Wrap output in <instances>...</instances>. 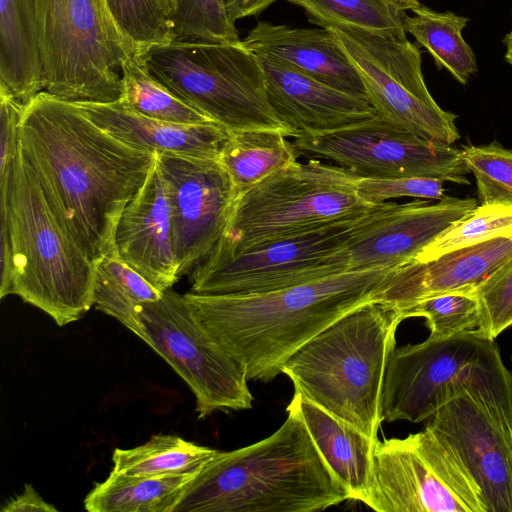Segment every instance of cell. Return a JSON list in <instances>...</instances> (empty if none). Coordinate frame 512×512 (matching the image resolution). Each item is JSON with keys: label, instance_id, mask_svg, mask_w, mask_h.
Returning a JSON list of instances; mask_svg holds the SVG:
<instances>
[{"label": "cell", "instance_id": "1", "mask_svg": "<svg viewBox=\"0 0 512 512\" xmlns=\"http://www.w3.org/2000/svg\"><path fill=\"white\" fill-rule=\"evenodd\" d=\"M19 143L53 213L97 263L115 250L120 216L157 153L133 148L45 91L25 106Z\"/></svg>", "mask_w": 512, "mask_h": 512}, {"label": "cell", "instance_id": "2", "mask_svg": "<svg viewBox=\"0 0 512 512\" xmlns=\"http://www.w3.org/2000/svg\"><path fill=\"white\" fill-rule=\"evenodd\" d=\"M393 269L350 270L253 294H184L212 339L245 369L269 382L286 361L333 322L372 300Z\"/></svg>", "mask_w": 512, "mask_h": 512}, {"label": "cell", "instance_id": "3", "mask_svg": "<svg viewBox=\"0 0 512 512\" xmlns=\"http://www.w3.org/2000/svg\"><path fill=\"white\" fill-rule=\"evenodd\" d=\"M270 436L218 454L185 486L172 512H313L350 499L291 408Z\"/></svg>", "mask_w": 512, "mask_h": 512}, {"label": "cell", "instance_id": "4", "mask_svg": "<svg viewBox=\"0 0 512 512\" xmlns=\"http://www.w3.org/2000/svg\"><path fill=\"white\" fill-rule=\"evenodd\" d=\"M0 297L19 296L59 326L93 306L97 263L53 213L19 149L7 183L0 184Z\"/></svg>", "mask_w": 512, "mask_h": 512}, {"label": "cell", "instance_id": "5", "mask_svg": "<svg viewBox=\"0 0 512 512\" xmlns=\"http://www.w3.org/2000/svg\"><path fill=\"white\" fill-rule=\"evenodd\" d=\"M403 320L389 303L365 302L306 342L282 373L294 392L379 440L385 373Z\"/></svg>", "mask_w": 512, "mask_h": 512}, {"label": "cell", "instance_id": "6", "mask_svg": "<svg viewBox=\"0 0 512 512\" xmlns=\"http://www.w3.org/2000/svg\"><path fill=\"white\" fill-rule=\"evenodd\" d=\"M465 389L512 430V373L495 340L473 330L395 347L385 373L383 419L420 423Z\"/></svg>", "mask_w": 512, "mask_h": 512}, {"label": "cell", "instance_id": "7", "mask_svg": "<svg viewBox=\"0 0 512 512\" xmlns=\"http://www.w3.org/2000/svg\"><path fill=\"white\" fill-rule=\"evenodd\" d=\"M358 178L318 159L295 161L273 172L237 197L225 233L210 255L238 254L370 212L378 205L360 198Z\"/></svg>", "mask_w": 512, "mask_h": 512}, {"label": "cell", "instance_id": "8", "mask_svg": "<svg viewBox=\"0 0 512 512\" xmlns=\"http://www.w3.org/2000/svg\"><path fill=\"white\" fill-rule=\"evenodd\" d=\"M175 96L228 131L291 132L272 108L256 55L233 43L175 39L137 56Z\"/></svg>", "mask_w": 512, "mask_h": 512}, {"label": "cell", "instance_id": "9", "mask_svg": "<svg viewBox=\"0 0 512 512\" xmlns=\"http://www.w3.org/2000/svg\"><path fill=\"white\" fill-rule=\"evenodd\" d=\"M43 91L62 100L121 99V67L129 57L100 0H34Z\"/></svg>", "mask_w": 512, "mask_h": 512}, {"label": "cell", "instance_id": "10", "mask_svg": "<svg viewBox=\"0 0 512 512\" xmlns=\"http://www.w3.org/2000/svg\"><path fill=\"white\" fill-rule=\"evenodd\" d=\"M373 210L238 254H211L190 274V292L213 295L262 293L346 272L345 247Z\"/></svg>", "mask_w": 512, "mask_h": 512}, {"label": "cell", "instance_id": "11", "mask_svg": "<svg viewBox=\"0 0 512 512\" xmlns=\"http://www.w3.org/2000/svg\"><path fill=\"white\" fill-rule=\"evenodd\" d=\"M353 64L377 115L423 138L452 145L460 138L457 115L442 109L422 73L421 51L406 38L350 27H324Z\"/></svg>", "mask_w": 512, "mask_h": 512}, {"label": "cell", "instance_id": "12", "mask_svg": "<svg viewBox=\"0 0 512 512\" xmlns=\"http://www.w3.org/2000/svg\"><path fill=\"white\" fill-rule=\"evenodd\" d=\"M141 338L189 386L198 418L220 410L252 408L244 367L225 352L195 318L184 295L169 288L137 307Z\"/></svg>", "mask_w": 512, "mask_h": 512}, {"label": "cell", "instance_id": "13", "mask_svg": "<svg viewBox=\"0 0 512 512\" xmlns=\"http://www.w3.org/2000/svg\"><path fill=\"white\" fill-rule=\"evenodd\" d=\"M365 505L378 512H487L476 483L427 426L378 440Z\"/></svg>", "mask_w": 512, "mask_h": 512}, {"label": "cell", "instance_id": "14", "mask_svg": "<svg viewBox=\"0 0 512 512\" xmlns=\"http://www.w3.org/2000/svg\"><path fill=\"white\" fill-rule=\"evenodd\" d=\"M293 144L299 153L359 177H423L469 184L460 149L423 138L378 115L330 133L296 137Z\"/></svg>", "mask_w": 512, "mask_h": 512}, {"label": "cell", "instance_id": "15", "mask_svg": "<svg viewBox=\"0 0 512 512\" xmlns=\"http://www.w3.org/2000/svg\"><path fill=\"white\" fill-rule=\"evenodd\" d=\"M170 207L179 276L190 274L223 237L237 194L218 159L157 153Z\"/></svg>", "mask_w": 512, "mask_h": 512}, {"label": "cell", "instance_id": "16", "mask_svg": "<svg viewBox=\"0 0 512 512\" xmlns=\"http://www.w3.org/2000/svg\"><path fill=\"white\" fill-rule=\"evenodd\" d=\"M461 462L487 512H512V430L469 390L444 403L426 425Z\"/></svg>", "mask_w": 512, "mask_h": 512}, {"label": "cell", "instance_id": "17", "mask_svg": "<svg viewBox=\"0 0 512 512\" xmlns=\"http://www.w3.org/2000/svg\"><path fill=\"white\" fill-rule=\"evenodd\" d=\"M478 205L474 198L444 196L437 203L413 201L378 205L345 247L348 271L396 269Z\"/></svg>", "mask_w": 512, "mask_h": 512}, {"label": "cell", "instance_id": "18", "mask_svg": "<svg viewBox=\"0 0 512 512\" xmlns=\"http://www.w3.org/2000/svg\"><path fill=\"white\" fill-rule=\"evenodd\" d=\"M268 100L294 139L330 133L377 116L367 96L337 89L267 56H257Z\"/></svg>", "mask_w": 512, "mask_h": 512}, {"label": "cell", "instance_id": "19", "mask_svg": "<svg viewBox=\"0 0 512 512\" xmlns=\"http://www.w3.org/2000/svg\"><path fill=\"white\" fill-rule=\"evenodd\" d=\"M114 247L126 264L160 291L172 288L180 278L157 156L144 184L120 216Z\"/></svg>", "mask_w": 512, "mask_h": 512}, {"label": "cell", "instance_id": "20", "mask_svg": "<svg viewBox=\"0 0 512 512\" xmlns=\"http://www.w3.org/2000/svg\"><path fill=\"white\" fill-rule=\"evenodd\" d=\"M512 259V234L430 260H412L393 269L373 299L402 308L418 301L471 289Z\"/></svg>", "mask_w": 512, "mask_h": 512}, {"label": "cell", "instance_id": "21", "mask_svg": "<svg viewBox=\"0 0 512 512\" xmlns=\"http://www.w3.org/2000/svg\"><path fill=\"white\" fill-rule=\"evenodd\" d=\"M82 113L123 143L144 151L218 159L229 136L215 122L176 124L142 115L120 99L110 103H75Z\"/></svg>", "mask_w": 512, "mask_h": 512}, {"label": "cell", "instance_id": "22", "mask_svg": "<svg viewBox=\"0 0 512 512\" xmlns=\"http://www.w3.org/2000/svg\"><path fill=\"white\" fill-rule=\"evenodd\" d=\"M241 42L256 56L279 60L337 89L365 94L358 72L326 28L260 21Z\"/></svg>", "mask_w": 512, "mask_h": 512}, {"label": "cell", "instance_id": "23", "mask_svg": "<svg viewBox=\"0 0 512 512\" xmlns=\"http://www.w3.org/2000/svg\"><path fill=\"white\" fill-rule=\"evenodd\" d=\"M287 407L299 414L323 459L347 488L350 499L365 504L372 485L378 440L299 392H294Z\"/></svg>", "mask_w": 512, "mask_h": 512}, {"label": "cell", "instance_id": "24", "mask_svg": "<svg viewBox=\"0 0 512 512\" xmlns=\"http://www.w3.org/2000/svg\"><path fill=\"white\" fill-rule=\"evenodd\" d=\"M0 91L24 105L43 91L34 0H0Z\"/></svg>", "mask_w": 512, "mask_h": 512}, {"label": "cell", "instance_id": "25", "mask_svg": "<svg viewBox=\"0 0 512 512\" xmlns=\"http://www.w3.org/2000/svg\"><path fill=\"white\" fill-rule=\"evenodd\" d=\"M288 133L278 129L230 131L218 156L237 196L273 172L297 161L299 152Z\"/></svg>", "mask_w": 512, "mask_h": 512}, {"label": "cell", "instance_id": "26", "mask_svg": "<svg viewBox=\"0 0 512 512\" xmlns=\"http://www.w3.org/2000/svg\"><path fill=\"white\" fill-rule=\"evenodd\" d=\"M195 475L132 476L111 470L84 499L88 512H172Z\"/></svg>", "mask_w": 512, "mask_h": 512}, {"label": "cell", "instance_id": "27", "mask_svg": "<svg viewBox=\"0 0 512 512\" xmlns=\"http://www.w3.org/2000/svg\"><path fill=\"white\" fill-rule=\"evenodd\" d=\"M412 12L414 16L403 17L405 32L431 54L438 69H446L459 83L466 84L477 72L475 53L462 36L469 19L422 4Z\"/></svg>", "mask_w": 512, "mask_h": 512}, {"label": "cell", "instance_id": "28", "mask_svg": "<svg viewBox=\"0 0 512 512\" xmlns=\"http://www.w3.org/2000/svg\"><path fill=\"white\" fill-rule=\"evenodd\" d=\"M108 23L129 57L176 39L177 0H100Z\"/></svg>", "mask_w": 512, "mask_h": 512}, {"label": "cell", "instance_id": "29", "mask_svg": "<svg viewBox=\"0 0 512 512\" xmlns=\"http://www.w3.org/2000/svg\"><path fill=\"white\" fill-rule=\"evenodd\" d=\"M219 450L177 435L156 434L142 445L113 452V471L132 476L196 475Z\"/></svg>", "mask_w": 512, "mask_h": 512}, {"label": "cell", "instance_id": "30", "mask_svg": "<svg viewBox=\"0 0 512 512\" xmlns=\"http://www.w3.org/2000/svg\"><path fill=\"white\" fill-rule=\"evenodd\" d=\"M158 290L137 271L126 264L116 250L97 261L93 306L137 333V307L159 300Z\"/></svg>", "mask_w": 512, "mask_h": 512}, {"label": "cell", "instance_id": "31", "mask_svg": "<svg viewBox=\"0 0 512 512\" xmlns=\"http://www.w3.org/2000/svg\"><path fill=\"white\" fill-rule=\"evenodd\" d=\"M305 10L320 27H350L385 37L406 38V14L387 0H287Z\"/></svg>", "mask_w": 512, "mask_h": 512}, {"label": "cell", "instance_id": "32", "mask_svg": "<svg viewBox=\"0 0 512 512\" xmlns=\"http://www.w3.org/2000/svg\"><path fill=\"white\" fill-rule=\"evenodd\" d=\"M121 101L147 117L176 124L213 122L189 106L153 77L136 57H127L121 67Z\"/></svg>", "mask_w": 512, "mask_h": 512}, {"label": "cell", "instance_id": "33", "mask_svg": "<svg viewBox=\"0 0 512 512\" xmlns=\"http://www.w3.org/2000/svg\"><path fill=\"white\" fill-rule=\"evenodd\" d=\"M398 309L404 320L423 317L430 338L477 330L481 322V304L473 288L444 293Z\"/></svg>", "mask_w": 512, "mask_h": 512}, {"label": "cell", "instance_id": "34", "mask_svg": "<svg viewBox=\"0 0 512 512\" xmlns=\"http://www.w3.org/2000/svg\"><path fill=\"white\" fill-rule=\"evenodd\" d=\"M511 234L512 207L478 204L471 213L447 228L413 260L434 259L454 250Z\"/></svg>", "mask_w": 512, "mask_h": 512}, {"label": "cell", "instance_id": "35", "mask_svg": "<svg viewBox=\"0 0 512 512\" xmlns=\"http://www.w3.org/2000/svg\"><path fill=\"white\" fill-rule=\"evenodd\" d=\"M464 164L477 185L479 205L512 207V148L497 141L486 145H465Z\"/></svg>", "mask_w": 512, "mask_h": 512}, {"label": "cell", "instance_id": "36", "mask_svg": "<svg viewBox=\"0 0 512 512\" xmlns=\"http://www.w3.org/2000/svg\"><path fill=\"white\" fill-rule=\"evenodd\" d=\"M175 35L176 39L240 41L221 0H177Z\"/></svg>", "mask_w": 512, "mask_h": 512}, {"label": "cell", "instance_id": "37", "mask_svg": "<svg viewBox=\"0 0 512 512\" xmlns=\"http://www.w3.org/2000/svg\"><path fill=\"white\" fill-rule=\"evenodd\" d=\"M473 289L481 304L477 331L495 340L512 327V259Z\"/></svg>", "mask_w": 512, "mask_h": 512}, {"label": "cell", "instance_id": "38", "mask_svg": "<svg viewBox=\"0 0 512 512\" xmlns=\"http://www.w3.org/2000/svg\"><path fill=\"white\" fill-rule=\"evenodd\" d=\"M356 188L360 198L370 205L402 197L441 200L445 196L443 180L423 177H359Z\"/></svg>", "mask_w": 512, "mask_h": 512}, {"label": "cell", "instance_id": "39", "mask_svg": "<svg viewBox=\"0 0 512 512\" xmlns=\"http://www.w3.org/2000/svg\"><path fill=\"white\" fill-rule=\"evenodd\" d=\"M24 104L0 91V183L9 180L19 149V126Z\"/></svg>", "mask_w": 512, "mask_h": 512}, {"label": "cell", "instance_id": "40", "mask_svg": "<svg viewBox=\"0 0 512 512\" xmlns=\"http://www.w3.org/2000/svg\"><path fill=\"white\" fill-rule=\"evenodd\" d=\"M1 512H57L58 509L46 502L33 488L26 484L24 490L11 498L2 507Z\"/></svg>", "mask_w": 512, "mask_h": 512}, {"label": "cell", "instance_id": "41", "mask_svg": "<svg viewBox=\"0 0 512 512\" xmlns=\"http://www.w3.org/2000/svg\"><path fill=\"white\" fill-rule=\"evenodd\" d=\"M232 23L239 19L256 16L277 0H221Z\"/></svg>", "mask_w": 512, "mask_h": 512}, {"label": "cell", "instance_id": "42", "mask_svg": "<svg viewBox=\"0 0 512 512\" xmlns=\"http://www.w3.org/2000/svg\"><path fill=\"white\" fill-rule=\"evenodd\" d=\"M394 5H396L398 8H400L402 11L407 10H413L414 8L418 7L420 5L419 0H387Z\"/></svg>", "mask_w": 512, "mask_h": 512}, {"label": "cell", "instance_id": "43", "mask_svg": "<svg viewBox=\"0 0 512 512\" xmlns=\"http://www.w3.org/2000/svg\"><path fill=\"white\" fill-rule=\"evenodd\" d=\"M503 43L506 46V53L504 55L505 61L512 66V29L503 38Z\"/></svg>", "mask_w": 512, "mask_h": 512}]
</instances>
